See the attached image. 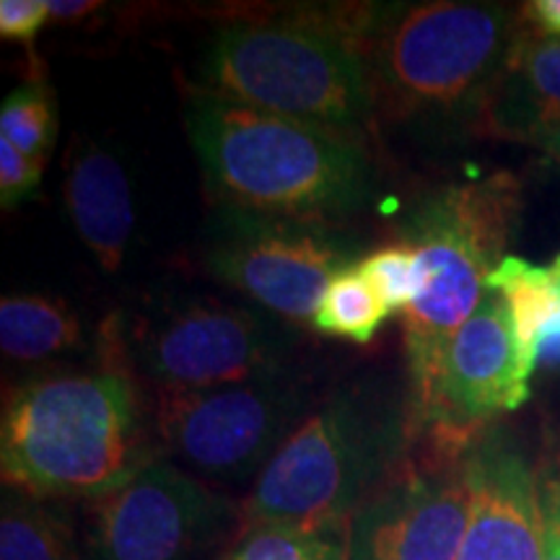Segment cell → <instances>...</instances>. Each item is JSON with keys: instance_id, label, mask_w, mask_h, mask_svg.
Listing matches in <instances>:
<instances>
[{"instance_id": "cell-1", "label": "cell", "mask_w": 560, "mask_h": 560, "mask_svg": "<svg viewBox=\"0 0 560 560\" xmlns=\"http://www.w3.org/2000/svg\"><path fill=\"white\" fill-rule=\"evenodd\" d=\"M104 363L13 389L0 425L9 490L37 501H100L164 457L145 425L120 322L102 330Z\"/></svg>"}, {"instance_id": "cell-2", "label": "cell", "mask_w": 560, "mask_h": 560, "mask_svg": "<svg viewBox=\"0 0 560 560\" xmlns=\"http://www.w3.org/2000/svg\"><path fill=\"white\" fill-rule=\"evenodd\" d=\"M187 132L221 210L330 221L366 206L374 164L363 140L195 91Z\"/></svg>"}, {"instance_id": "cell-3", "label": "cell", "mask_w": 560, "mask_h": 560, "mask_svg": "<svg viewBox=\"0 0 560 560\" xmlns=\"http://www.w3.org/2000/svg\"><path fill=\"white\" fill-rule=\"evenodd\" d=\"M361 11H301L221 26L202 52V94L359 138L376 120Z\"/></svg>"}, {"instance_id": "cell-4", "label": "cell", "mask_w": 560, "mask_h": 560, "mask_svg": "<svg viewBox=\"0 0 560 560\" xmlns=\"http://www.w3.org/2000/svg\"><path fill=\"white\" fill-rule=\"evenodd\" d=\"M418 450L410 392L359 382L301 420L242 506L244 527L332 529L410 465Z\"/></svg>"}, {"instance_id": "cell-5", "label": "cell", "mask_w": 560, "mask_h": 560, "mask_svg": "<svg viewBox=\"0 0 560 560\" xmlns=\"http://www.w3.org/2000/svg\"><path fill=\"white\" fill-rule=\"evenodd\" d=\"M522 187L514 174L452 182L425 192L405 215L400 244L416 252L418 293L405 310V359L412 423L423 416L446 346L472 317L514 240Z\"/></svg>"}, {"instance_id": "cell-6", "label": "cell", "mask_w": 560, "mask_h": 560, "mask_svg": "<svg viewBox=\"0 0 560 560\" xmlns=\"http://www.w3.org/2000/svg\"><path fill=\"white\" fill-rule=\"evenodd\" d=\"M520 34L522 11L501 3L369 5L363 47L376 117L480 122Z\"/></svg>"}, {"instance_id": "cell-7", "label": "cell", "mask_w": 560, "mask_h": 560, "mask_svg": "<svg viewBox=\"0 0 560 560\" xmlns=\"http://www.w3.org/2000/svg\"><path fill=\"white\" fill-rule=\"evenodd\" d=\"M304 410V389L285 371L215 389H156L153 433L161 454L195 478L244 482L260 478Z\"/></svg>"}, {"instance_id": "cell-8", "label": "cell", "mask_w": 560, "mask_h": 560, "mask_svg": "<svg viewBox=\"0 0 560 560\" xmlns=\"http://www.w3.org/2000/svg\"><path fill=\"white\" fill-rule=\"evenodd\" d=\"M206 265L276 317L312 325L327 285L355 262L353 244L327 221L221 210Z\"/></svg>"}, {"instance_id": "cell-9", "label": "cell", "mask_w": 560, "mask_h": 560, "mask_svg": "<svg viewBox=\"0 0 560 560\" xmlns=\"http://www.w3.org/2000/svg\"><path fill=\"white\" fill-rule=\"evenodd\" d=\"M532 376L506 301L488 291L446 346L436 387L416 423L418 446H429L433 457L462 459L493 420L529 400Z\"/></svg>"}, {"instance_id": "cell-10", "label": "cell", "mask_w": 560, "mask_h": 560, "mask_svg": "<svg viewBox=\"0 0 560 560\" xmlns=\"http://www.w3.org/2000/svg\"><path fill=\"white\" fill-rule=\"evenodd\" d=\"M236 516L229 495L161 457L94 501L91 560H202Z\"/></svg>"}, {"instance_id": "cell-11", "label": "cell", "mask_w": 560, "mask_h": 560, "mask_svg": "<svg viewBox=\"0 0 560 560\" xmlns=\"http://www.w3.org/2000/svg\"><path fill=\"white\" fill-rule=\"evenodd\" d=\"M283 335L255 312L190 301L143 322L132 359L156 389L198 392L283 374Z\"/></svg>"}, {"instance_id": "cell-12", "label": "cell", "mask_w": 560, "mask_h": 560, "mask_svg": "<svg viewBox=\"0 0 560 560\" xmlns=\"http://www.w3.org/2000/svg\"><path fill=\"white\" fill-rule=\"evenodd\" d=\"M467 522L465 457L425 454L350 516L348 560H457Z\"/></svg>"}, {"instance_id": "cell-13", "label": "cell", "mask_w": 560, "mask_h": 560, "mask_svg": "<svg viewBox=\"0 0 560 560\" xmlns=\"http://www.w3.org/2000/svg\"><path fill=\"white\" fill-rule=\"evenodd\" d=\"M470 522L457 560H542L537 467L503 433H486L465 454Z\"/></svg>"}, {"instance_id": "cell-14", "label": "cell", "mask_w": 560, "mask_h": 560, "mask_svg": "<svg viewBox=\"0 0 560 560\" xmlns=\"http://www.w3.org/2000/svg\"><path fill=\"white\" fill-rule=\"evenodd\" d=\"M478 125L520 143L560 125V39L545 37L522 21V34Z\"/></svg>"}, {"instance_id": "cell-15", "label": "cell", "mask_w": 560, "mask_h": 560, "mask_svg": "<svg viewBox=\"0 0 560 560\" xmlns=\"http://www.w3.org/2000/svg\"><path fill=\"white\" fill-rule=\"evenodd\" d=\"M73 226L107 272L122 268L136 223L128 174L112 153L91 145L73 161L66 179Z\"/></svg>"}, {"instance_id": "cell-16", "label": "cell", "mask_w": 560, "mask_h": 560, "mask_svg": "<svg viewBox=\"0 0 560 560\" xmlns=\"http://www.w3.org/2000/svg\"><path fill=\"white\" fill-rule=\"evenodd\" d=\"M488 291L501 293L527 369L537 371L542 332L560 327V252L548 265L506 255L488 276Z\"/></svg>"}, {"instance_id": "cell-17", "label": "cell", "mask_w": 560, "mask_h": 560, "mask_svg": "<svg viewBox=\"0 0 560 560\" xmlns=\"http://www.w3.org/2000/svg\"><path fill=\"white\" fill-rule=\"evenodd\" d=\"M83 346V327L66 301L3 296L0 348L13 361H45Z\"/></svg>"}, {"instance_id": "cell-18", "label": "cell", "mask_w": 560, "mask_h": 560, "mask_svg": "<svg viewBox=\"0 0 560 560\" xmlns=\"http://www.w3.org/2000/svg\"><path fill=\"white\" fill-rule=\"evenodd\" d=\"M0 560H79L68 524L37 499L5 490Z\"/></svg>"}, {"instance_id": "cell-19", "label": "cell", "mask_w": 560, "mask_h": 560, "mask_svg": "<svg viewBox=\"0 0 560 560\" xmlns=\"http://www.w3.org/2000/svg\"><path fill=\"white\" fill-rule=\"evenodd\" d=\"M389 314L392 312L366 283V278L359 270V262H355L338 272L332 283L327 285L312 327L317 332L338 335V338L366 346L380 332Z\"/></svg>"}, {"instance_id": "cell-20", "label": "cell", "mask_w": 560, "mask_h": 560, "mask_svg": "<svg viewBox=\"0 0 560 560\" xmlns=\"http://www.w3.org/2000/svg\"><path fill=\"white\" fill-rule=\"evenodd\" d=\"M221 560H348L346 527L299 529L257 524L244 527Z\"/></svg>"}, {"instance_id": "cell-21", "label": "cell", "mask_w": 560, "mask_h": 560, "mask_svg": "<svg viewBox=\"0 0 560 560\" xmlns=\"http://www.w3.org/2000/svg\"><path fill=\"white\" fill-rule=\"evenodd\" d=\"M55 132H58V115H55L52 91L45 83L30 81L5 96L0 107V140H9L13 149L47 164Z\"/></svg>"}, {"instance_id": "cell-22", "label": "cell", "mask_w": 560, "mask_h": 560, "mask_svg": "<svg viewBox=\"0 0 560 560\" xmlns=\"http://www.w3.org/2000/svg\"><path fill=\"white\" fill-rule=\"evenodd\" d=\"M359 270L389 312L410 310L418 293L416 252L410 247L392 244V247L371 252L359 260Z\"/></svg>"}, {"instance_id": "cell-23", "label": "cell", "mask_w": 560, "mask_h": 560, "mask_svg": "<svg viewBox=\"0 0 560 560\" xmlns=\"http://www.w3.org/2000/svg\"><path fill=\"white\" fill-rule=\"evenodd\" d=\"M42 172H45V161L30 159L13 149L9 140H0V202L3 208H16L26 195L37 190Z\"/></svg>"}, {"instance_id": "cell-24", "label": "cell", "mask_w": 560, "mask_h": 560, "mask_svg": "<svg viewBox=\"0 0 560 560\" xmlns=\"http://www.w3.org/2000/svg\"><path fill=\"white\" fill-rule=\"evenodd\" d=\"M542 511V560H560V454L537 467Z\"/></svg>"}, {"instance_id": "cell-25", "label": "cell", "mask_w": 560, "mask_h": 560, "mask_svg": "<svg viewBox=\"0 0 560 560\" xmlns=\"http://www.w3.org/2000/svg\"><path fill=\"white\" fill-rule=\"evenodd\" d=\"M47 19H50L47 0H3L0 3V37L32 45Z\"/></svg>"}, {"instance_id": "cell-26", "label": "cell", "mask_w": 560, "mask_h": 560, "mask_svg": "<svg viewBox=\"0 0 560 560\" xmlns=\"http://www.w3.org/2000/svg\"><path fill=\"white\" fill-rule=\"evenodd\" d=\"M522 21L545 37L560 39V0H532L522 5Z\"/></svg>"}, {"instance_id": "cell-27", "label": "cell", "mask_w": 560, "mask_h": 560, "mask_svg": "<svg viewBox=\"0 0 560 560\" xmlns=\"http://www.w3.org/2000/svg\"><path fill=\"white\" fill-rule=\"evenodd\" d=\"M50 5V16L60 21H75L83 16H91L94 11L102 9V3H91V0H83V3H62V0H47Z\"/></svg>"}, {"instance_id": "cell-28", "label": "cell", "mask_w": 560, "mask_h": 560, "mask_svg": "<svg viewBox=\"0 0 560 560\" xmlns=\"http://www.w3.org/2000/svg\"><path fill=\"white\" fill-rule=\"evenodd\" d=\"M529 145H537V149H542L550 159H556L560 164V125H556V128L542 130L540 136H535L529 140Z\"/></svg>"}]
</instances>
